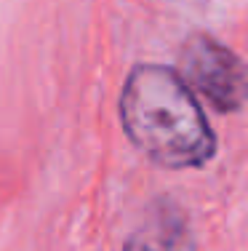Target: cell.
Segmentation results:
<instances>
[{
	"label": "cell",
	"instance_id": "obj_1",
	"mask_svg": "<svg viewBox=\"0 0 248 251\" xmlns=\"http://www.w3.org/2000/svg\"><path fill=\"white\" fill-rule=\"evenodd\" d=\"M120 123L139 152L163 169H200L216 134L184 77L165 64H136L120 91Z\"/></svg>",
	"mask_w": 248,
	"mask_h": 251
},
{
	"label": "cell",
	"instance_id": "obj_2",
	"mask_svg": "<svg viewBox=\"0 0 248 251\" xmlns=\"http://www.w3.org/2000/svg\"><path fill=\"white\" fill-rule=\"evenodd\" d=\"M176 73L216 112H238L248 101V64L208 32H192L179 49Z\"/></svg>",
	"mask_w": 248,
	"mask_h": 251
},
{
	"label": "cell",
	"instance_id": "obj_3",
	"mask_svg": "<svg viewBox=\"0 0 248 251\" xmlns=\"http://www.w3.org/2000/svg\"><path fill=\"white\" fill-rule=\"evenodd\" d=\"M123 251H195L192 227L184 208L171 198L155 201Z\"/></svg>",
	"mask_w": 248,
	"mask_h": 251
}]
</instances>
